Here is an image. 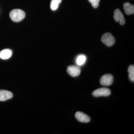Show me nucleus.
I'll return each instance as SVG.
<instances>
[{
	"mask_svg": "<svg viewBox=\"0 0 134 134\" xmlns=\"http://www.w3.org/2000/svg\"><path fill=\"white\" fill-rule=\"evenodd\" d=\"M86 60V55L84 54H80L77 56L75 61L76 65L80 66L83 65L85 63Z\"/></svg>",
	"mask_w": 134,
	"mask_h": 134,
	"instance_id": "11",
	"label": "nucleus"
},
{
	"mask_svg": "<svg viewBox=\"0 0 134 134\" xmlns=\"http://www.w3.org/2000/svg\"><path fill=\"white\" fill-rule=\"evenodd\" d=\"M88 1L91 3L93 8H96L98 7L100 0H88Z\"/></svg>",
	"mask_w": 134,
	"mask_h": 134,
	"instance_id": "14",
	"label": "nucleus"
},
{
	"mask_svg": "<svg viewBox=\"0 0 134 134\" xmlns=\"http://www.w3.org/2000/svg\"><path fill=\"white\" fill-rule=\"evenodd\" d=\"M13 94L12 92L4 90H0V101H4L12 98Z\"/></svg>",
	"mask_w": 134,
	"mask_h": 134,
	"instance_id": "8",
	"label": "nucleus"
},
{
	"mask_svg": "<svg viewBox=\"0 0 134 134\" xmlns=\"http://www.w3.org/2000/svg\"><path fill=\"white\" fill-rule=\"evenodd\" d=\"M75 116L76 119L80 122L87 123L90 121V117L81 112H77L76 113Z\"/></svg>",
	"mask_w": 134,
	"mask_h": 134,
	"instance_id": "7",
	"label": "nucleus"
},
{
	"mask_svg": "<svg viewBox=\"0 0 134 134\" xmlns=\"http://www.w3.org/2000/svg\"><path fill=\"white\" fill-rule=\"evenodd\" d=\"M129 75V77L130 80L132 82L134 81V65H130L128 69Z\"/></svg>",
	"mask_w": 134,
	"mask_h": 134,
	"instance_id": "13",
	"label": "nucleus"
},
{
	"mask_svg": "<svg viewBox=\"0 0 134 134\" xmlns=\"http://www.w3.org/2000/svg\"><path fill=\"white\" fill-rule=\"evenodd\" d=\"M62 0H52L50 3V8L52 10L58 9L59 5L62 2Z\"/></svg>",
	"mask_w": 134,
	"mask_h": 134,
	"instance_id": "12",
	"label": "nucleus"
},
{
	"mask_svg": "<svg viewBox=\"0 0 134 134\" xmlns=\"http://www.w3.org/2000/svg\"><path fill=\"white\" fill-rule=\"evenodd\" d=\"M111 93L110 89L106 88H99L94 91L92 92V95L94 97H107L110 96Z\"/></svg>",
	"mask_w": 134,
	"mask_h": 134,
	"instance_id": "3",
	"label": "nucleus"
},
{
	"mask_svg": "<svg viewBox=\"0 0 134 134\" xmlns=\"http://www.w3.org/2000/svg\"><path fill=\"white\" fill-rule=\"evenodd\" d=\"M9 15L12 21L15 22H19L24 19L25 14L24 11L22 10L15 9L11 11Z\"/></svg>",
	"mask_w": 134,
	"mask_h": 134,
	"instance_id": "1",
	"label": "nucleus"
},
{
	"mask_svg": "<svg viewBox=\"0 0 134 134\" xmlns=\"http://www.w3.org/2000/svg\"><path fill=\"white\" fill-rule=\"evenodd\" d=\"M101 41L107 46H111L115 43V39L110 33L103 34L101 37Z\"/></svg>",
	"mask_w": 134,
	"mask_h": 134,
	"instance_id": "2",
	"label": "nucleus"
},
{
	"mask_svg": "<svg viewBox=\"0 0 134 134\" xmlns=\"http://www.w3.org/2000/svg\"><path fill=\"white\" fill-rule=\"evenodd\" d=\"M113 77L110 74L104 75L100 78V84L103 86H108L111 85L113 82Z\"/></svg>",
	"mask_w": 134,
	"mask_h": 134,
	"instance_id": "5",
	"label": "nucleus"
},
{
	"mask_svg": "<svg viewBox=\"0 0 134 134\" xmlns=\"http://www.w3.org/2000/svg\"><path fill=\"white\" fill-rule=\"evenodd\" d=\"M12 51L10 49H5L0 52V58L3 60L8 59L12 56Z\"/></svg>",
	"mask_w": 134,
	"mask_h": 134,
	"instance_id": "10",
	"label": "nucleus"
},
{
	"mask_svg": "<svg viewBox=\"0 0 134 134\" xmlns=\"http://www.w3.org/2000/svg\"><path fill=\"white\" fill-rule=\"evenodd\" d=\"M114 18L116 22H119L121 25L125 24V19L124 15L119 9H115L114 14Z\"/></svg>",
	"mask_w": 134,
	"mask_h": 134,
	"instance_id": "6",
	"label": "nucleus"
},
{
	"mask_svg": "<svg viewBox=\"0 0 134 134\" xmlns=\"http://www.w3.org/2000/svg\"><path fill=\"white\" fill-rule=\"evenodd\" d=\"M67 72L70 76L75 77L80 75L81 69L80 67L77 65H71L67 68Z\"/></svg>",
	"mask_w": 134,
	"mask_h": 134,
	"instance_id": "4",
	"label": "nucleus"
},
{
	"mask_svg": "<svg viewBox=\"0 0 134 134\" xmlns=\"http://www.w3.org/2000/svg\"><path fill=\"white\" fill-rule=\"evenodd\" d=\"M123 8L125 13L127 15H131L134 13V5H131L129 2H126L123 5Z\"/></svg>",
	"mask_w": 134,
	"mask_h": 134,
	"instance_id": "9",
	"label": "nucleus"
}]
</instances>
